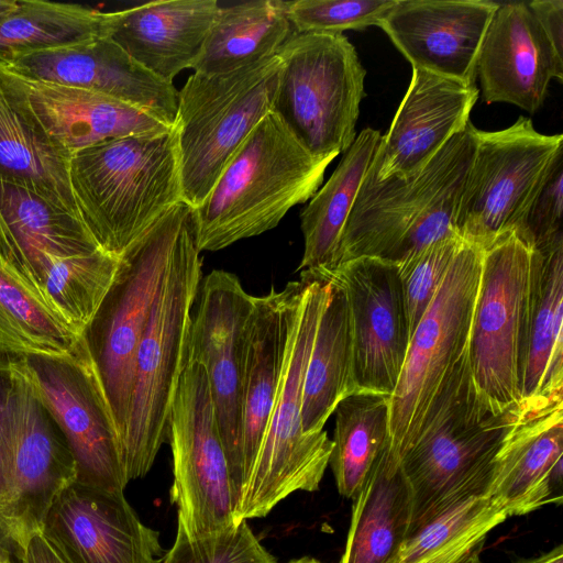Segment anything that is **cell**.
<instances>
[{
	"label": "cell",
	"instance_id": "obj_1",
	"mask_svg": "<svg viewBox=\"0 0 563 563\" xmlns=\"http://www.w3.org/2000/svg\"><path fill=\"white\" fill-rule=\"evenodd\" d=\"M523 407V400L509 409L493 404L477 387L466 352L461 356L400 457L412 496L409 537L454 504L486 495L495 456Z\"/></svg>",
	"mask_w": 563,
	"mask_h": 563
},
{
	"label": "cell",
	"instance_id": "obj_2",
	"mask_svg": "<svg viewBox=\"0 0 563 563\" xmlns=\"http://www.w3.org/2000/svg\"><path fill=\"white\" fill-rule=\"evenodd\" d=\"M475 145V126L468 122L415 175L380 180L369 166L343 229L335 266L358 257L398 265L459 234L457 203Z\"/></svg>",
	"mask_w": 563,
	"mask_h": 563
},
{
	"label": "cell",
	"instance_id": "obj_3",
	"mask_svg": "<svg viewBox=\"0 0 563 563\" xmlns=\"http://www.w3.org/2000/svg\"><path fill=\"white\" fill-rule=\"evenodd\" d=\"M331 162L310 155L271 111L191 209L197 249L220 251L274 229L292 207L314 196Z\"/></svg>",
	"mask_w": 563,
	"mask_h": 563
},
{
	"label": "cell",
	"instance_id": "obj_4",
	"mask_svg": "<svg viewBox=\"0 0 563 563\" xmlns=\"http://www.w3.org/2000/svg\"><path fill=\"white\" fill-rule=\"evenodd\" d=\"M69 180L84 223L120 260L181 201L176 133L172 128L81 150L71 155Z\"/></svg>",
	"mask_w": 563,
	"mask_h": 563
},
{
	"label": "cell",
	"instance_id": "obj_5",
	"mask_svg": "<svg viewBox=\"0 0 563 563\" xmlns=\"http://www.w3.org/2000/svg\"><path fill=\"white\" fill-rule=\"evenodd\" d=\"M192 210L175 241L140 341L122 457L129 481L145 476L167 440V419L187 362L192 308L202 279Z\"/></svg>",
	"mask_w": 563,
	"mask_h": 563
},
{
	"label": "cell",
	"instance_id": "obj_6",
	"mask_svg": "<svg viewBox=\"0 0 563 563\" xmlns=\"http://www.w3.org/2000/svg\"><path fill=\"white\" fill-rule=\"evenodd\" d=\"M300 276L307 280L306 290L268 427L235 506V525L265 517L295 492L318 490L329 465L332 440L324 430L303 432L301 408L305 372L330 283L305 272Z\"/></svg>",
	"mask_w": 563,
	"mask_h": 563
},
{
	"label": "cell",
	"instance_id": "obj_7",
	"mask_svg": "<svg viewBox=\"0 0 563 563\" xmlns=\"http://www.w3.org/2000/svg\"><path fill=\"white\" fill-rule=\"evenodd\" d=\"M280 60L276 56L220 75L194 73L178 91L176 133L181 201L195 209L222 170L272 111Z\"/></svg>",
	"mask_w": 563,
	"mask_h": 563
},
{
	"label": "cell",
	"instance_id": "obj_8",
	"mask_svg": "<svg viewBox=\"0 0 563 563\" xmlns=\"http://www.w3.org/2000/svg\"><path fill=\"white\" fill-rule=\"evenodd\" d=\"M539 260L515 231L483 249L466 354L477 387L503 409L522 402Z\"/></svg>",
	"mask_w": 563,
	"mask_h": 563
},
{
	"label": "cell",
	"instance_id": "obj_9",
	"mask_svg": "<svg viewBox=\"0 0 563 563\" xmlns=\"http://www.w3.org/2000/svg\"><path fill=\"white\" fill-rule=\"evenodd\" d=\"M272 107L313 157L334 159L355 140L365 96L363 67L342 33H294L279 48Z\"/></svg>",
	"mask_w": 563,
	"mask_h": 563
},
{
	"label": "cell",
	"instance_id": "obj_10",
	"mask_svg": "<svg viewBox=\"0 0 563 563\" xmlns=\"http://www.w3.org/2000/svg\"><path fill=\"white\" fill-rule=\"evenodd\" d=\"M190 214L189 206L183 201L176 203L120 258L114 282L82 334L108 398L121 446L136 351L175 241Z\"/></svg>",
	"mask_w": 563,
	"mask_h": 563
},
{
	"label": "cell",
	"instance_id": "obj_11",
	"mask_svg": "<svg viewBox=\"0 0 563 563\" xmlns=\"http://www.w3.org/2000/svg\"><path fill=\"white\" fill-rule=\"evenodd\" d=\"M475 152L457 203L455 229L466 241L482 246L517 231L562 156L563 135L537 132L520 117L494 132L475 128Z\"/></svg>",
	"mask_w": 563,
	"mask_h": 563
},
{
	"label": "cell",
	"instance_id": "obj_12",
	"mask_svg": "<svg viewBox=\"0 0 563 563\" xmlns=\"http://www.w3.org/2000/svg\"><path fill=\"white\" fill-rule=\"evenodd\" d=\"M483 247L466 241L415 329L389 397L390 445L399 457L415 442L443 379L466 352Z\"/></svg>",
	"mask_w": 563,
	"mask_h": 563
},
{
	"label": "cell",
	"instance_id": "obj_13",
	"mask_svg": "<svg viewBox=\"0 0 563 563\" xmlns=\"http://www.w3.org/2000/svg\"><path fill=\"white\" fill-rule=\"evenodd\" d=\"M11 358L65 435L76 462V483L123 493L130 481L120 435L84 335L63 356Z\"/></svg>",
	"mask_w": 563,
	"mask_h": 563
},
{
	"label": "cell",
	"instance_id": "obj_14",
	"mask_svg": "<svg viewBox=\"0 0 563 563\" xmlns=\"http://www.w3.org/2000/svg\"><path fill=\"white\" fill-rule=\"evenodd\" d=\"M173 455L170 501L189 538L229 529L236 496L206 371L187 360L167 419Z\"/></svg>",
	"mask_w": 563,
	"mask_h": 563
},
{
	"label": "cell",
	"instance_id": "obj_15",
	"mask_svg": "<svg viewBox=\"0 0 563 563\" xmlns=\"http://www.w3.org/2000/svg\"><path fill=\"white\" fill-rule=\"evenodd\" d=\"M5 360L11 378V467L0 494V544L20 559L29 539L41 532L55 499L76 482L77 471L62 430L16 362Z\"/></svg>",
	"mask_w": 563,
	"mask_h": 563
},
{
	"label": "cell",
	"instance_id": "obj_16",
	"mask_svg": "<svg viewBox=\"0 0 563 563\" xmlns=\"http://www.w3.org/2000/svg\"><path fill=\"white\" fill-rule=\"evenodd\" d=\"M191 314L187 360L206 371L236 503L243 490L242 385L244 352L254 296L239 277L214 269L202 277ZM236 506V505H235Z\"/></svg>",
	"mask_w": 563,
	"mask_h": 563
},
{
	"label": "cell",
	"instance_id": "obj_17",
	"mask_svg": "<svg viewBox=\"0 0 563 563\" xmlns=\"http://www.w3.org/2000/svg\"><path fill=\"white\" fill-rule=\"evenodd\" d=\"M344 290L351 322L356 393L391 396L406 360L410 330L398 265L358 257L328 272Z\"/></svg>",
	"mask_w": 563,
	"mask_h": 563
},
{
	"label": "cell",
	"instance_id": "obj_18",
	"mask_svg": "<svg viewBox=\"0 0 563 563\" xmlns=\"http://www.w3.org/2000/svg\"><path fill=\"white\" fill-rule=\"evenodd\" d=\"M41 533L65 563H161L158 531L122 492L73 483L52 505Z\"/></svg>",
	"mask_w": 563,
	"mask_h": 563
},
{
	"label": "cell",
	"instance_id": "obj_19",
	"mask_svg": "<svg viewBox=\"0 0 563 563\" xmlns=\"http://www.w3.org/2000/svg\"><path fill=\"white\" fill-rule=\"evenodd\" d=\"M497 7L484 0H397L378 26L412 68L473 85Z\"/></svg>",
	"mask_w": 563,
	"mask_h": 563
},
{
	"label": "cell",
	"instance_id": "obj_20",
	"mask_svg": "<svg viewBox=\"0 0 563 563\" xmlns=\"http://www.w3.org/2000/svg\"><path fill=\"white\" fill-rule=\"evenodd\" d=\"M3 65L29 79L113 98L174 125L178 106L174 84L143 68L109 36L29 54Z\"/></svg>",
	"mask_w": 563,
	"mask_h": 563
},
{
	"label": "cell",
	"instance_id": "obj_21",
	"mask_svg": "<svg viewBox=\"0 0 563 563\" xmlns=\"http://www.w3.org/2000/svg\"><path fill=\"white\" fill-rule=\"evenodd\" d=\"M523 401L495 456L486 490L508 517L562 501L563 393Z\"/></svg>",
	"mask_w": 563,
	"mask_h": 563
},
{
	"label": "cell",
	"instance_id": "obj_22",
	"mask_svg": "<svg viewBox=\"0 0 563 563\" xmlns=\"http://www.w3.org/2000/svg\"><path fill=\"white\" fill-rule=\"evenodd\" d=\"M483 100L534 113L550 80L563 79V56L551 44L528 2L498 3L476 64Z\"/></svg>",
	"mask_w": 563,
	"mask_h": 563
},
{
	"label": "cell",
	"instance_id": "obj_23",
	"mask_svg": "<svg viewBox=\"0 0 563 563\" xmlns=\"http://www.w3.org/2000/svg\"><path fill=\"white\" fill-rule=\"evenodd\" d=\"M465 85L412 68L411 80L389 130L380 136L371 169L378 179L420 172L444 144L462 132L478 98Z\"/></svg>",
	"mask_w": 563,
	"mask_h": 563
},
{
	"label": "cell",
	"instance_id": "obj_24",
	"mask_svg": "<svg viewBox=\"0 0 563 563\" xmlns=\"http://www.w3.org/2000/svg\"><path fill=\"white\" fill-rule=\"evenodd\" d=\"M0 81L14 102L70 155L102 142L172 128L113 98L22 77L0 63Z\"/></svg>",
	"mask_w": 563,
	"mask_h": 563
},
{
	"label": "cell",
	"instance_id": "obj_25",
	"mask_svg": "<svg viewBox=\"0 0 563 563\" xmlns=\"http://www.w3.org/2000/svg\"><path fill=\"white\" fill-rule=\"evenodd\" d=\"M306 286L307 280L300 276L280 290L272 287L267 294L254 296L242 385L243 489L268 427Z\"/></svg>",
	"mask_w": 563,
	"mask_h": 563
},
{
	"label": "cell",
	"instance_id": "obj_26",
	"mask_svg": "<svg viewBox=\"0 0 563 563\" xmlns=\"http://www.w3.org/2000/svg\"><path fill=\"white\" fill-rule=\"evenodd\" d=\"M102 250L81 219L25 187L0 180V256L37 292L53 258Z\"/></svg>",
	"mask_w": 563,
	"mask_h": 563
},
{
	"label": "cell",
	"instance_id": "obj_27",
	"mask_svg": "<svg viewBox=\"0 0 563 563\" xmlns=\"http://www.w3.org/2000/svg\"><path fill=\"white\" fill-rule=\"evenodd\" d=\"M217 0H159L111 12L109 37L167 82L192 68L216 16Z\"/></svg>",
	"mask_w": 563,
	"mask_h": 563
},
{
	"label": "cell",
	"instance_id": "obj_28",
	"mask_svg": "<svg viewBox=\"0 0 563 563\" xmlns=\"http://www.w3.org/2000/svg\"><path fill=\"white\" fill-rule=\"evenodd\" d=\"M353 501L340 563H395L409 537L412 496L390 440Z\"/></svg>",
	"mask_w": 563,
	"mask_h": 563
},
{
	"label": "cell",
	"instance_id": "obj_29",
	"mask_svg": "<svg viewBox=\"0 0 563 563\" xmlns=\"http://www.w3.org/2000/svg\"><path fill=\"white\" fill-rule=\"evenodd\" d=\"M70 158L0 81V180L25 187L81 219L70 187Z\"/></svg>",
	"mask_w": 563,
	"mask_h": 563
},
{
	"label": "cell",
	"instance_id": "obj_30",
	"mask_svg": "<svg viewBox=\"0 0 563 563\" xmlns=\"http://www.w3.org/2000/svg\"><path fill=\"white\" fill-rule=\"evenodd\" d=\"M296 33L287 1L255 0L221 5L191 69L205 75L231 73L276 56Z\"/></svg>",
	"mask_w": 563,
	"mask_h": 563
},
{
	"label": "cell",
	"instance_id": "obj_31",
	"mask_svg": "<svg viewBox=\"0 0 563 563\" xmlns=\"http://www.w3.org/2000/svg\"><path fill=\"white\" fill-rule=\"evenodd\" d=\"M320 277L329 280L330 290L305 372L301 417L306 434L322 432L338 404L356 393L346 296L335 280Z\"/></svg>",
	"mask_w": 563,
	"mask_h": 563
},
{
	"label": "cell",
	"instance_id": "obj_32",
	"mask_svg": "<svg viewBox=\"0 0 563 563\" xmlns=\"http://www.w3.org/2000/svg\"><path fill=\"white\" fill-rule=\"evenodd\" d=\"M380 136L372 128L362 130L329 180L300 213L303 254L298 271L321 273L335 266L343 229Z\"/></svg>",
	"mask_w": 563,
	"mask_h": 563
},
{
	"label": "cell",
	"instance_id": "obj_33",
	"mask_svg": "<svg viewBox=\"0 0 563 563\" xmlns=\"http://www.w3.org/2000/svg\"><path fill=\"white\" fill-rule=\"evenodd\" d=\"M538 251L522 400L563 393V235Z\"/></svg>",
	"mask_w": 563,
	"mask_h": 563
},
{
	"label": "cell",
	"instance_id": "obj_34",
	"mask_svg": "<svg viewBox=\"0 0 563 563\" xmlns=\"http://www.w3.org/2000/svg\"><path fill=\"white\" fill-rule=\"evenodd\" d=\"M111 12L44 0H16L0 18V63L109 35Z\"/></svg>",
	"mask_w": 563,
	"mask_h": 563
},
{
	"label": "cell",
	"instance_id": "obj_35",
	"mask_svg": "<svg viewBox=\"0 0 563 563\" xmlns=\"http://www.w3.org/2000/svg\"><path fill=\"white\" fill-rule=\"evenodd\" d=\"M334 413L329 465L340 495L354 499L390 440L389 396L353 393L338 404Z\"/></svg>",
	"mask_w": 563,
	"mask_h": 563
},
{
	"label": "cell",
	"instance_id": "obj_36",
	"mask_svg": "<svg viewBox=\"0 0 563 563\" xmlns=\"http://www.w3.org/2000/svg\"><path fill=\"white\" fill-rule=\"evenodd\" d=\"M79 338L0 256V355L63 356Z\"/></svg>",
	"mask_w": 563,
	"mask_h": 563
},
{
	"label": "cell",
	"instance_id": "obj_37",
	"mask_svg": "<svg viewBox=\"0 0 563 563\" xmlns=\"http://www.w3.org/2000/svg\"><path fill=\"white\" fill-rule=\"evenodd\" d=\"M120 260L106 251L69 258H53L38 292L77 335L89 327L114 282Z\"/></svg>",
	"mask_w": 563,
	"mask_h": 563
},
{
	"label": "cell",
	"instance_id": "obj_38",
	"mask_svg": "<svg viewBox=\"0 0 563 563\" xmlns=\"http://www.w3.org/2000/svg\"><path fill=\"white\" fill-rule=\"evenodd\" d=\"M508 518L486 495L454 504L413 532L402 544L395 563H420L445 550L484 542Z\"/></svg>",
	"mask_w": 563,
	"mask_h": 563
},
{
	"label": "cell",
	"instance_id": "obj_39",
	"mask_svg": "<svg viewBox=\"0 0 563 563\" xmlns=\"http://www.w3.org/2000/svg\"><path fill=\"white\" fill-rule=\"evenodd\" d=\"M161 563H277L251 530L241 521L220 532L189 538L177 527L175 542Z\"/></svg>",
	"mask_w": 563,
	"mask_h": 563
},
{
	"label": "cell",
	"instance_id": "obj_40",
	"mask_svg": "<svg viewBox=\"0 0 563 563\" xmlns=\"http://www.w3.org/2000/svg\"><path fill=\"white\" fill-rule=\"evenodd\" d=\"M465 242L460 234H454L428 245L398 264L410 338Z\"/></svg>",
	"mask_w": 563,
	"mask_h": 563
},
{
	"label": "cell",
	"instance_id": "obj_41",
	"mask_svg": "<svg viewBox=\"0 0 563 563\" xmlns=\"http://www.w3.org/2000/svg\"><path fill=\"white\" fill-rule=\"evenodd\" d=\"M396 3L397 0H295L287 1V11L298 33H342L378 26Z\"/></svg>",
	"mask_w": 563,
	"mask_h": 563
},
{
	"label": "cell",
	"instance_id": "obj_42",
	"mask_svg": "<svg viewBox=\"0 0 563 563\" xmlns=\"http://www.w3.org/2000/svg\"><path fill=\"white\" fill-rule=\"evenodd\" d=\"M562 206L563 166L560 156L528 209L520 228L515 232L536 250L543 249L563 235Z\"/></svg>",
	"mask_w": 563,
	"mask_h": 563
},
{
	"label": "cell",
	"instance_id": "obj_43",
	"mask_svg": "<svg viewBox=\"0 0 563 563\" xmlns=\"http://www.w3.org/2000/svg\"><path fill=\"white\" fill-rule=\"evenodd\" d=\"M11 378L8 363L0 355V494L8 481L11 467V434L8 420V398Z\"/></svg>",
	"mask_w": 563,
	"mask_h": 563
},
{
	"label": "cell",
	"instance_id": "obj_44",
	"mask_svg": "<svg viewBox=\"0 0 563 563\" xmlns=\"http://www.w3.org/2000/svg\"><path fill=\"white\" fill-rule=\"evenodd\" d=\"M554 49L563 56V1L536 0L528 2Z\"/></svg>",
	"mask_w": 563,
	"mask_h": 563
},
{
	"label": "cell",
	"instance_id": "obj_45",
	"mask_svg": "<svg viewBox=\"0 0 563 563\" xmlns=\"http://www.w3.org/2000/svg\"><path fill=\"white\" fill-rule=\"evenodd\" d=\"M19 560L21 563H65L41 532L29 539Z\"/></svg>",
	"mask_w": 563,
	"mask_h": 563
},
{
	"label": "cell",
	"instance_id": "obj_46",
	"mask_svg": "<svg viewBox=\"0 0 563 563\" xmlns=\"http://www.w3.org/2000/svg\"><path fill=\"white\" fill-rule=\"evenodd\" d=\"M516 563H563V545L559 544L538 556L519 560Z\"/></svg>",
	"mask_w": 563,
	"mask_h": 563
},
{
	"label": "cell",
	"instance_id": "obj_47",
	"mask_svg": "<svg viewBox=\"0 0 563 563\" xmlns=\"http://www.w3.org/2000/svg\"><path fill=\"white\" fill-rule=\"evenodd\" d=\"M483 545L484 544H481L479 547H477L470 555H467L460 563H483L481 560V552L483 550Z\"/></svg>",
	"mask_w": 563,
	"mask_h": 563
},
{
	"label": "cell",
	"instance_id": "obj_48",
	"mask_svg": "<svg viewBox=\"0 0 563 563\" xmlns=\"http://www.w3.org/2000/svg\"><path fill=\"white\" fill-rule=\"evenodd\" d=\"M16 5V0H0V18L12 11Z\"/></svg>",
	"mask_w": 563,
	"mask_h": 563
},
{
	"label": "cell",
	"instance_id": "obj_49",
	"mask_svg": "<svg viewBox=\"0 0 563 563\" xmlns=\"http://www.w3.org/2000/svg\"><path fill=\"white\" fill-rule=\"evenodd\" d=\"M0 563H14L12 554L0 544Z\"/></svg>",
	"mask_w": 563,
	"mask_h": 563
},
{
	"label": "cell",
	"instance_id": "obj_50",
	"mask_svg": "<svg viewBox=\"0 0 563 563\" xmlns=\"http://www.w3.org/2000/svg\"><path fill=\"white\" fill-rule=\"evenodd\" d=\"M288 563H321V562L313 558L303 556V558H299L296 560H291Z\"/></svg>",
	"mask_w": 563,
	"mask_h": 563
}]
</instances>
